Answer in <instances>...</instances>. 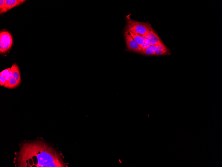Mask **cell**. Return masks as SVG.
<instances>
[{"mask_svg": "<svg viewBox=\"0 0 222 167\" xmlns=\"http://www.w3.org/2000/svg\"><path fill=\"white\" fill-rule=\"evenodd\" d=\"M151 25L149 23L140 22L127 17V24L125 30L130 31L138 33L141 36H146Z\"/></svg>", "mask_w": 222, "mask_h": 167, "instance_id": "cell-2", "label": "cell"}, {"mask_svg": "<svg viewBox=\"0 0 222 167\" xmlns=\"http://www.w3.org/2000/svg\"><path fill=\"white\" fill-rule=\"evenodd\" d=\"M11 68H9L7 69H6L5 70H4L3 71H2L1 73H0V75L3 76H5L10 71Z\"/></svg>", "mask_w": 222, "mask_h": 167, "instance_id": "cell-16", "label": "cell"}, {"mask_svg": "<svg viewBox=\"0 0 222 167\" xmlns=\"http://www.w3.org/2000/svg\"><path fill=\"white\" fill-rule=\"evenodd\" d=\"M6 83V80L5 76L0 75V85L1 86H4Z\"/></svg>", "mask_w": 222, "mask_h": 167, "instance_id": "cell-15", "label": "cell"}, {"mask_svg": "<svg viewBox=\"0 0 222 167\" xmlns=\"http://www.w3.org/2000/svg\"><path fill=\"white\" fill-rule=\"evenodd\" d=\"M133 38L135 41L140 46H141L143 45L145 42L143 38L139 34L132 31H126Z\"/></svg>", "mask_w": 222, "mask_h": 167, "instance_id": "cell-7", "label": "cell"}, {"mask_svg": "<svg viewBox=\"0 0 222 167\" xmlns=\"http://www.w3.org/2000/svg\"><path fill=\"white\" fill-rule=\"evenodd\" d=\"M146 36L150 41L151 45H154L162 42L158 35L150 25L148 30Z\"/></svg>", "mask_w": 222, "mask_h": 167, "instance_id": "cell-5", "label": "cell"}, {"mask_svg": "<svg viewBox=\"0 0 222 167\" xmlns=\"http://www.w3.org/2000/svg\"><path fill=\"white\" fill-rule=\"evenodd\" d=\"M13 69L12 67L11 68L10 71L5 76L6 80V83L10 79L12 75Z\"/></svg>", "mask_w": 222, "mask_h": 167, "instance_id": "cell-14", "label": "cell"}, {"mask_svg": "<svg viewBox=\"0 0 222 167\" xmlns=\"http://www.w3.org/2000/svg\"><path fill=\"white\" fill-rule=\"evenodd\" d=\"M21 83L20 81L13 78H11L6 83L4 87L9 89H13L18 87Z\"/></svg>", "mask_w": 222, "mask_h": 167, "instance_id": "cell-10", "label": "cell"}, {"mask_svg": "<svg viewBox=\"0 0 222 167\" xmlns=\"http://www.w3.org/2000/svg\"><path fill=\"white\" fill-rule=\"evenodd\" d=\"M12 67L13 69V71L11 78H13L21 82V72L18 65L16 64H14L12 66Z\"/></svg>", "mask_w": 222, "mask_h": 167, "instance_id": "cell-8", "label": "cell"}, {"mask_svg": "<svg viewBox=\"0 0 222 167\" xmlns=\"http://www.w3.org/2000/svg\"><path fill=\"white\" fill-rule=\"evenodd\" d=\"M169 54V52L168 49L160 50L156 49L154 52V55H166Z\"/></svg>", "mask_w": 222, "mask_h": 167, "instance_id": "cell-11", "label": "cell"}, {"mask_svg": "<svg viewBox=\"0 0 222 167\" xmlns=\"http://www.w3.org/2000/svg\"><path fill=\"white\" fill-rule=\"evenodd\" d=\"M124 36L128 50L136 52H140L142 49L141 46L138 45L127 32L125 31Z\"/></svg>", "mask_w": 222, "mask_h": 167, "instance_id": "cell-4", "label": "cell"}, {"mask_svg": "<svg viewBox=\"0 0 222 167\" xmlns=\"http://www.w3.org/2000/svg\"><path fill=\"white\" fill-rule=\"evenodd\" d=\"M26 1L25 0H5L4 13L14 7L21 5Z\"/></svg>", "mask_w": 222, "mask_h": 167, "instance_id": "cell-6", "label": "cell"}, {"mask_svg": "<svg viewBox=\"0 0 222 167\" xmlns=\"http://www.w3.org/2000/svg\"><path fill=\"white\" fill-rule=\"evenodd\" d=\"M13 38L11 34L6 30L0 33V52L4 53L9 51L12 46Z\"/></svg>", "mask_w": 222, "mask_h": 167, "instance_id": "cell-3", "label": "cell"}, {"mask_svg": "<svg viewBox=\"0 0 222 167\" xmlns=\"http://www.w3.org/2000/svg\"><path fill=\"white\" fill-rule=\"evenodd\" d=\"M156 49V45H151L149 47L142 49L140 52L144 55H154V52Z\"/></svg>", "mask_w": 222, "mask_h": 167, "instance_id": "cell-9", "label": "cell"}, {"mask_svg": "<svg viewBox=\"0 0 222 167\" xmlns=\"http://www.w3.org/2000/svg\"><path fill=\"white\" fill-rule=\"evenodd\" d=\"M17 161L19 167H67L60 154L41 142L24 144L18 154Z\"/></svg>", "mask_w": 222, "mask_h": 167, "instance_id": "cell-1", "label": "cell"}, {"mask_svg": "<svg viewBox=\"0 0 222 167\" xmlns=\"http://www.w3.org/2000/svg\"><path fill=\"white\" fill-rule=\"evenodd\" d=\"M5 8V0L0 1V13L1 14L4 13Z\"/></svg>", "mask_w": 222, "mask_h": 167, "instance_id": "cell-13", "label": "cell"}, {"mask_svg": "<svg viewBox=\"0 0 222 167\" xmlns=\"http://www.w3.org/2000/svg\"><path fill=\"white\" fill-rule=\"evenodd\" d=\"M145 40V42L143 45L141 46L142 49H145L149 47L151 45V44L149 39L145 36H141Z\"/></svg>", "mask_w": 222, "mask_h": 167, "instance_id": "cell-12", "label": "cell"}]
</instances>
